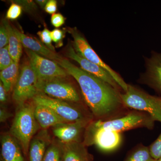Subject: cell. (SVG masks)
<instances>
[{
  "mask_svg": "<svg viewBox=\"0 0 161 161\" xmlns=\"http://www.w3.org/2000/svg\"><path fill=\"white\" fill-rule=\"evenodd\" d=\"M12 115L9 112L5 109L1 108L0 109V121L1 122H5L8 120V119L11 117Z\"/></svg>",
  "mask_w": 161,
  "mask_h": 161,
  "instance_id": "obj_32",
  "label": "cell"
},
{
  "mask_svg": "<svg viewBox=\"0 0 161 161\" xmlns=\"http://www.w3.org/2000/svg\"><path fill=\"white\" fill-rule=\"evenodd\" d=\"M36 87L38 92L52 98L76 103L80 101V96L75 87L64 78L37 80Z\"/></svg>",
  "mask_w": 161,
  "mask_h": 161,
  "instance_id": "obj_5",
  "label": "cell"
},
{
  "mask_svg": "<svg viewBox=\"0 0 161 161\" xmlns=\"http://www.w3.org/2000/svg\"><path fill=\"white\" fill-rule=\"evenodd\" d=\"M3 24L5 25L8 31L9 36L8 48L9 53L13 60L19 63L22 53V44L21 41L17 36L14 31V27L10 25L7 20L4 19Z\"/></svg>",
  "mask_w": 161,
  "mask_h": 161,
  "instance_id": "obj_19",
  "label": "cell"
},
{
  "mask_svg": "<svg viewBox=\"0 0 161 161\" xmlns=\"http://www.w3.org/2000/svg\"><path fill=\"white\" fill-rule=\"evenodd\" d=\"M154 120L149 114L134 112L122 117L108 121L98 120L91 123L95 126L120 132L134 128L146 127L151 129Z\"/></svg>",
  "mask_w": 161,
  "mask_h": 161,
  "instance_id": "obj_4",
  "label": "cell"
},
{
  "mask_svg": "<svg viewBox=\"0 0 161 161\" xmlns=\"http://www.w3.org/2000/svg\"><path fill=\"white\" fill-rule=\"evenodd\" d=\"M124 105L146 112L154 121L161 122V97L153 96L128 84V89L121 93Z\"/></svg>",
  "mask_w": 161,
  "mask_h": 161,
  "instance_id": "obj_3",
  "label": "cell"
},
{
  "mask_svg": "<svg viewBox=\"0 0 161 161\" xmlns=\"http://www.w3.org/2000/svg\"><path fill=\"white\" fill-rule=\"evenodd\" d=\"M145 60L146 70L141 81L161 94V53L152 52L150 58Z\"/></svg>",
  "mask_w": 161,
  "mask_h": 161,
  "instance_id": "obj_11",
  "label": "cell"
},
{
  "mask_svg": "<svg viewBox=\"0 0 161 161\" xmlns=\"http://www.w3.org/2000/svg\"><path fill=\"white\" fill-rule=\"evenodd\" d=\"M62 147L61 161H91L92 160L83 142L62 143Z\"/></svg>",
  "mask_w": 161,
  "mask_h": 161,
  "instance_id": "obj_18",
  "label": "cell"
},
{
  "mask_svg": "<svg viewBox=\"0 0 161 161\" xmlns=\"http://www.w3.org/2000/svg\"><path fill=\"white\" fill-rule=\"evenodd\" d=\"M52 40L56 44L57 47H60L63 45V40L64 37V33L63 31L55 29L51 31Z\"/></svg>",
  "mask_w": 161,
  "mask_h": 161,
  "instance_id": "obj_27",
  "label": "cell"
},
{
  "mask_svg": "<svg viewBox=\"0 0 161 161\" xmlns=\"http://www.w3.org/2000/svg\"><path fill=\"white\" fill-rule=\"evenodd\" d=\"M37 35L40 37L41 42L45 46L53 51L56 52L55 47L52 45V42L53 40L51 36V31L49 30L47 28H44V29L41 31H38Z\"/></svg>",
  "mask_w": 161,
  "mask_h": 161,
  "instance_id": "obj_24",
  "label": "cell"
},
{
  "mask_svg": "<svg viewBox=\"0 0 161 161\" xmlns=\"http://www.w3.org/2000/svg\"><path fill=\"white\" fill-rule=\"evenodd\" d=\"M88 121L67 122L53 127L54 135L63 143L80 142L82 132L90 123Z\"/></svg>",
  "mask_w": 161,
  "mask_h": 161,
  "instance_id": "obj_13",
  "label": "cell"
},
{
  "mask_svg": "<svg viewBox=\"0 0 161 161\" xmlns=\"http://www.w3.org/2000/svg\"><path fill=\"white\" fill-rule=\"evenodd\" d=\"M57 63L78 82L86 103L93 115L102 118L120 108L122 101L118 90L98 77L85 71L64 58Z\"/></svg>",
  "mask_w": 161,
  "mask_h": 161,
  "instance_id": "obj_1",
  "label": "cell"
},
{
  "mask_svg": "<svg viewBox=\"0 0 161 161\" xmlns=\"http://www.w3.org/2000/svg\"><path fill=\"white\" fill-rule=\"evenodd\" d=\"M7 93L2 82H0V101L1 103H6L7 101Z\"/></svg>",
  "mask_w": 161,
  "mask_h": 161,
  "instance_id": "obj_33",
  "label": "cell"
},
{
  "mask_svg": "<svg viewBox=\"0 0 161 161\" xmlns=\"http://www.w3.org/2000/svg\"><path fill=\"white\" fill-rule=\"evenodd\" d=\"M23 8L17 3H13L9 6L6 14V18L8 19L15 20L19 17L22 14Z\"/></svg>",
  "mask_w": 161,
  "mask_h": 161,
  "instance_id": "obj_25",
  "label": "cell"
},
{
  "mask_svg": "<svg viewBox=\"0 0 161 161\" xmlns=\"http://www.w3.org/2000/svg\"><path fill=\"white\" fill-rule=\"evenodd\" d=\"M32 100L35 104L42 105L51 109L67 122L90 121L89 117L82 111L64 101L52 98L40 92H38Z\"/></svg>",
  "mask_w": 161,
  "mask_h": 161,
  "instance_id": "obj_8",
  "label": "cell"
},
{
  "mask_svg": "<svg viewBox=\"0 0 161 161\" xmlns=\"http://www.w3.org/2000/svg\"><path fill=\"white\" fill-rule=\"evenodd\" d=\"M67 55L68 58L78 63L80 65V68L85 71L98 77L109 84L116 89L118 90L120 88L108 72L99 65L82 58L76 52L73 47H69Z\"/></svg>",
  "mask_w": 161,
  "mask_h": 161,
  "instance_id": "obj_12",
  "label": "cell"
},
{
  "mask_svg": "<svg viewBox=\"0 0 161 161\" xmlns=\"http://www.w3.org/2000/svg\"><path fill=\"white\" fill-rule=\"evenodd\" d=\"M65 18L61 14L56 13L52 15L51 22L53 26L59 28L63 25L65 22Z\"/></svg>",
  "mask_w": 161,
  "mask_h": 161,
  "instance_id": "obj_30",
  "label": "cell"
},
{
  "mask_svg": "<svg viewBox=\"0 0 161 161\" xmlns=\"http://www.w3.org/2000/svg\"><path fill=\"white\" fill-rule=\"evenodd\" d=\"M125 161H157L153 158L149 148L140 146L133 150Z\"/></svg>",
  "mask_w": 161,
  "mask_h": 161,
  "instance_id": "obj_22",
  "label": "cell"
},
{
  "mask_svg": "<svg viewBox=\"0 0 161 161\" xmlns=\"http://www.w3.org/2000/svg\"><path fill=\"white\" fill-rule=\"evenodd\" d=\"M150 154L153 158L158 160L161 158V133L156 140L149 148Z\"/></svg>",
  "mask_w": 161,
  "mask_h": 161,
  "instance_id": "obj_26",
  "label": "cell"
},
{
  "mask_svg": "<svg viewBox=\"0 0 161 161\" xmlns=\"http://www.w3.org/2000/svg\"><path fill=\"white\" fill-rule=\"evenodd\" d=\"M47 2L48 1H46V0H37V1H36V3H37L38 5L42 8H44Z\"/></svg>",
  "mask_w": 161,
  "mask_h": 161,
  "instance_id": "obj_34",
  "label": "cell"
},
{
  "mask_svg": "<svg viewBox=\"0 0 161 161\" xmlns=\"http://www.w3.org/2000/svg\"><path fill=\"white\" fill-rule=\"evenodd\" d=\"M19 63L14 61L10 66L0 73L1 81L7 93L14 88L16 83L19 75Z\"/></svg>",
  "mask_w": 161,
  "mask_h": 161,
  "instance_id": "obj_20",
  "label": "cell"
},
{
  "mask_svg": "<svg viewBox=\"0 0 161 161\" xmlns=\"http://www.w3.org/2000/svg\"><path fill=\"white\" fill-rule=\"evenodd\" d=\"M47 130H42L33 138L30 144V161H42L47 147L52 142Z\"/></svg>",
  "mask_w": 161,
  "mask_h": 161,
  "instance_id": "obj_16",
  "label": "cell"
},
{
  "mask_svg": "<svg viewBox=\"0 0 161 161\" xmlns=\"http://www.w3.org/2000/svg\"><path fill=\"white\" fill-rule=\"evenodd\" d=\"M14 61L9 53L8 45L0 49V69L1 71L10 66Z\"/></svg>",
  "mask_w": 161,
  "mask_h": 161,
  "instance_id": "obj_23",
  "label": "cell"
},
{
  "mask_svg": "<svg viewBox=\"0 0 161 161\" xmlns=\"http://www.w3.org/2000/svg\"><path fill=\"white\" fill-rule=\"evenodd\" d=\"M9 42L8 31L4 24L0 27V48L7 46Z\"/></svg>",
  "mask_w": 161,
  "mask_h": 161,
  "instance_id": "obj_29",
  "label": "cell"
},
{
  "mask_svg": "<svg viewBox=\"0 0 161 161\" xmlns=\"http://www.w3.org/2000/svg\"><path fill=\"white\" fill-rule=\"evenodd\" d=\"M40 129L35 117L33 102L18 106L9 133L18 141L25 154L29 151L31 142Z\"/></svg>",
  "mask_w": 161,
  "mask_h": 161,
  "instance_id": "obj_2",
  "label": "cell"
},
{
  "mask_svg": "<svg viewBox=\"0 0 161 161\" xmlns=\"http://www.w3.org/2000/svg\"><path fill=\"white\" fill-rule=\"evenodd\" d=\"M121 140L120 132L98 128L91 123L86 128L83 143L85 146L95 145L102 151L109 152L118 148Z\"/></svg>",
  "mask_w": 161,
  "mask_h": 161,
  "instance_id": "obj_7",
  "label": "cell"
},
{
  "mask_svg": "<svg viewBox=\"0 0 161 161\" xmlns=\"http://www.w3.org/2000/svg\"><path fill=\"white\" fill-rule=\"evenodd\" d=\"M21 146L10 133L1 136V155L3 161H24Z\"/></svg>",
  "mask_w": 161,
  "mask_h": 161,
  "instance_id": "obj_15",
  "label": "cell"
},
{
  "mask_svg": "<svg viewBox=\"0 0 161 161\" xmlns=\"http://www.w3.org/2000/svg\"><path fill=\"white\" fill-rule=\"evenodd\" d=\"M62 156V143L53 142L47 147L42 161H61Z\"/></svg>",
  "mask_w": 161,
  "mask_h": 161,
  "instance_id": "obj_21",
  "label": "cell"
},
{
  "mask_svg": "<svg viewBox=\"0 0 161 161\" xmlns=\"http://www.w3.org/2000/svg\"><path fill=\"white\" fill-rule=\"evenodd\" d=\"M67 31L74 39V48L78 54L105 69L112 75L116 83L118 84L122 89L123 90L124 92H126L128 84L124 81L116 72L103 61L90 46L86 39L80 34L77 29L76 28H69Z\"/></svg>",
  "mask_w": 161,
  "mask_h": 161,
  "instance_id": "obj_6",
  "label": "cell"
},
{
  "mask_svg": "<svg viewBox=\"0 0 161 161\" xmlns=\"http://www.w3.org/2000/svg\"><path fill=\"white\" fill-rule=\"evenodd\" d=\"M25 51L37 80L65 78L69 75L65 69L55 61L42 57L29 49L26 48Z\"/></svg>",
  "mask_w": 161,
  "mask_h": 161,
  "instance_id": "obj_10",
  "label": "cell"
},
{
  "mask_svg": "<svg viewBox=\"0 0 161 161\" xmlns=\"http://www.w3.org/2000/svg\"><path fill=\"white\" fill-rule=\"evenodd\" d=\"M157 161H161V158L158 159V160H157Z\"/></svg>",
  "mask_w": 161,
  "mask_h": 161,
  "instance_id": "obj_35",
  "label": "cell"
},
{
  "mask_svg": "<svg viewBox=\"0 0 161 161\" xmlns=\"http://www.w3.org/2000/svg\"><path fill=\"white\" fill-rule=\"evenodd\" d=\"M36 76L30 64H26L21 69L18 80L13 88V99L18 106L32 99L38 92L36 87Z\"/></svg>",
  "mask_w": 161,
  "mask_h": 161,
  "instance_id": "obj_9",
  "label": "cell"
},
{
  "mask_svg": "<svg viewBox=\"0 0 161 161\" xmlns=\"http://www.w3.org/2000/svg\"><path fill=\"white\" fill-rule=\"evenodd\" d=\"M34 104L35 117L42 130L67 123L48 107Z\"/></svg>",
  "mask_w": 161,
  "mask_h": 161,
  "instance_id": "obj_17",
  "label": "cell"
},
{
  "mask_svg": "<svg viewBox=\"0 0 161 161\" xmlns=\"http://www.w3.org/2000/svg\"><path fill=\"white\" fill-rule=\"evenodd\" d=\"M58 9V3L55 0H49L47 3L44 9L47 13L50 14H55Z\"/></svg>",
  "mask_w": 161,
  "mask_h": 161,
  "instance_id": "obj_31",
  "label": "cell"
},
{
  "mask_svg": "<svg viewBox=\"0 0 161 161\" xmlns=\"http://www.w3.org/2000/svg\"><path fill=\"white\" fill-rule=\"evenodd\" d=\"M15 33L26 49H29L37 54L47 59L58 62L62 57L56 52L53 51L36 38L26 36L15 27H14Z\"/></svg>",
  "mask_w": 161,
  "mask_h": 161,
  "instance_id": "obj_14",
  "label": "cell"
},
{
  "mask_svg": "<svg viewBox=\"0 0 161 161\" xmlns=\"http://www.w3.org/2000/svg\"><path fill=\"white\" fill-rule=\"evenodd\" d=\"M15 3L22 6L23 9L27 12L34 11L37 8L36 3L33 1H16Z\"/></svg>",
  "mask_w": 161,
  "mask_h": 161,
  "instance_id": "obj_28",
  "label": "cell"
}]
</instances>
